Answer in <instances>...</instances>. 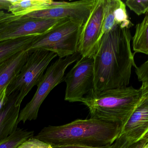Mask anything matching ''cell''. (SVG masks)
I'll return each mask as SVG.
<instances>
[{
  "instance_id": "obj_19",
  "label": "cell",
  "mask_w": 148,
  "mask_h": 148,
  "mask_svg": "<svg viewBox=\"0 0 148 148\" xmlns=\"http://www.w3.org/2000/svg\"><path fill=\"white\" fill-rule=\"evenodd\" d=\"M125 4L137 15L148 12V0H127Z\"/></svg>"
},
{
  "instance_id": "obj_5",
  "label": "cell",
  "mask_w": 148,
  "mask_h": 148,
  "mask_svg": "<svg viewBox=\"0 0 148 148\" xmlns=\"http://www.w3.org/2000/svg\"><path fill=\"white\" fill-rule=\"evenodd\" d=\"M57 56L53 52L37 50L30 51L27 61L19 74L7 87V96L16 95L15 106L21 107L25 96L35 86H37L51 62Z\"/></svg>"
},
{
  "instance_id": "obj_11",
  "label": "cell",
  "mask_w": 148,
  "mask_h": 148,
  "mask_svg": "<svg viewBox=\"0 0 148 148\" xmlns=\"http://www.w3.org/2000/svg\"><path fill=\"white\" fill-rule=\"evenodd\" d=\"M120 135L124 136L131 144L148 138V96L142 97Z\"/></svg>"
},
{
  "instance_id": "obj_1",
  "label": "cell",
  "mask_w": 148,
  "mask_h": 148,
  "mask_svg": "<svg viewBox=\"0 0 148 148\" xmlns=\"http://www.w3.org/2000/svg\"><path fill=\"white\" fill-rule=\"evenodd\" d=\"M130 29L117 26L103 35L94 59V94L127 87L133 67H137L131 50Z\"/></svg>"
},
{
  "instance_id": "obj_13",
  "label": "cell",
  "mask_w": 148,
  "mask_h": 148,
  "mask_svg": "<svg viewBox=\"0 0 148 148\" xmlns=\"http://www.w3.org/2000/svg\"><path fill=\"white\" fill-rule=\"evenodd\" d=\"M16 95L7 96V100L0 111V142L12 134L18 126L21 107L15 106Z\"/></svg>"
},
{
  "instance_id": "obj_24",
  "label": "cell",
  "mask_w": 148,
  "mask_h": 148,
  "mask_svg": "<svg viewBox=\"0 0 148 148\" xmlns=\"http://www.w3.org/2000/svg\"><path fill=\"white\" fill-rule=\"evenodd\" d=\"M142 96H148V81L142 83V85L140 87Z\"/></svg>"
},
{
  "instance_id": "obj_21",
  "label": "cell",
  "mask_w": 148,
  "mask_h": 148,
  "mask_svg": "<svg viewBox=\"0 0 148 148\" xmlns=\"http://www.w3.org/2000/svg\"><path fill=\"white\" fill-rule=\"evenodd\" d=\"M49 145L34 137L29 139L18 148H48Z\"/></svg>"
},
{
  "instance_id": "obj_6",
  "label": "cell",
  "mask_w": 148,
  "mask_h": 148,
  "mask_svg": "<svg viewBox=\"0 0 148 148\" xmlns=\"http://www.w3.org/2000/svg\"><path fill=\"white\" fill-rule=\"evenodd\" d=\"M81 57V55L77 52L65 58H59L49 66L37 85V90L32 100L20 112L18 124L37 119L39 109L44 100L56 87L64 81L67 68Z\"/></svg>"
},
{
  "instance_id": "obj_10",
  "label": "cell",
  "mask_w": 148,
  "mask_h": 148,
  "mask_svg": "<svg viewBox=\"0 0 148 148\" xmlns=\"http://www.w3.org/2000/svg\"><path fill=\"white\" fill-rule=\"evenodd\" d=\"M95 0H81L76 1L59 2L48 8L26 15L36 19H77L84 23L88 19Z\"/></svg>"
},
{
  "instance_id": "obj_18",
  "label": "cell",
  "mask_w": 148,
  "mask_h": 148,
  "mask_svg": "<svg viewBox=\"0 0 148 148\" xmlns=\"http://www.w3.org/2000/svg\"><path fill=\"white\" fill-rule=\"evenodd\" d=\"M34 131L17 128L6 139L0 142V148H18L29 139L34 137Z\"/></svg>"
},
{
  "instance_id": "obj_17",
  "label": "cell",
  "mask_w": 148,
  "mask_h": 148,
  "mask_svg": "<svg viewBox=\"0 0 148 148\" xmlns=\"http://www.w3.org/2000/svg\"><path fill=\"white\" fill-rule=\"evenodd\" d=\"M132 41L135 54L142 53L148 55V12L141 22L136 24Z\"/></svg>"
},
{
  "instance_id": "obj_26",
  "label": "cell",
  "mask_w": 148,
  "mask_h": 148,
  "mask_svg": "<svg viewBox=\"0 0 148 148\" xmlns=\"http://www.w3.org/2000/svg\"><path fill=\"white\" fill-rule=\"evenodd\" d=\"M48 148H54L53 147V146H51V145H49V146Z\"/></svg>"
},
{
  "instance_id": "obj_4",
  "label": "cell",
  "mask_w": 148,
  "mask_h": 148,
  "mask_svg": "<svg viewBox=\"0 0 148 148\" xmlns=\"http://www.w3.org/2000/svg\"><path fill=\"white\" fill-rule=\"evenodd\" d=\"M82 21L65 18L47 33L38 36L28 51L42 50L63 58L77 52Z\"/></svg>"
},
{
  "instance_id": "obj_16",
  "label": "cell",
  "mask_w": 148,
  "mask_h": 148,
  "mask_svg": "<svg viewBox=\"0 0 148 148\" xmlns=\"http://www.w3.org/2000/svg\"><path fill=\"white\" fill-rule=\"evenodd\" d=\"M59 2L51 0H13L8 12L16 16H24L48 8Z\"/></svg>"
},
{
  "instance_id": "obj_14",
  "label": "cell",
  "mask_w": 148,
  "mask_h": 148,
  "mask_svg": "<svg viewBox=\"0 0 148 148\" xmlns=\"http://www.w3.org/2000/svg\"><path fill=\"white\" fill-rule=\"evenodd\" d=\"M29 54L30 51L24 50L0 64V90L8 86L19 74Z\"/></svg>"
},
{
  "instance_id": "obj_25",
  "label": "cell",
  "mask_w": 148,
  "mask_h": 148,
  "mask_svg": "<svg viewBox=\"0 0 148 148\" xmlns=\"http://www.w3.org/2000/svg\"><path fill=\"white\" fill-rule=\"evenodd\" d=\"M143 148H148V139L147 141L146 142V144H145V146H144Z\"/></svg>"
},
{
  "instance_id": "obj_7",
  "label": "cell",
  "mask_w": 148,
  "mask_h": 148,
  "mask_svg": "<svg viewBox=\"0 0 148 148\" xmlns=\"http://www.w3.org/2000/svg\"><path fill=\"white\" fill-rule=\"evenodd\" d=\"M64 18L36 19L26 15L16 16L12 14L0 21V42L28 36L41 35Z\"/></svg>"
},
{
  "instance_id": "obj_23",
  "label": "cell",
  "mask_w": 148,
  "mask_h": 148,
  "mask_svg": "<svg viewBox=\"0 0 148 148\" xmlns=\"http://www.w3.org/2000/svg\"><path fill=\"white\" fill-rule=\"evenodd\" d=\"M8 86L4 87L3 88L0 90V111L1 110L7 101V89Z\"/></svg>"
},
{
  "instance_id": "obj_8",
  "label": "cell",
  "mask_w": 148,
  "mask_h": 148,
  "mask_svg": "<svg viewBox=\"0 0 148 148\" xmlns=\"http://www.w3.org/2000/svg\"><path fill=\"white\" fill-rule=\"evenodd\" d=\"M64 82L66 83L65 101L82 102L94 87L93 57H81L65 76Z\"/></svg>"
},
{
  "instance_id": "obj_9",
  "label": "cell",
  "mask_w": 148,
  "mask_h": 148,
  "mask_svg": "<svg viewBox=\"0 0 148 148\" xmlns=\"http://www.w3.org/2000/svg\"><path fill=\"white\" fill-rule=\"evenodd\" d=\"M104 0H95L89 15L82 26L77 45L81 57H92L100 41L103 20Z\"/></svg>"
},
{
  "instance_id": "obj_12",
  "label": "cell",
  "mask_w": 148,
  "mask_h": 148,
  "mask_svg": "<svg viewBox=\"0 0 148 148\" xmlns=\"http://www.w3.org/2000/svg\"><path fill=\"white\" fill-rule=\"evenodd\" d=\"M134 25L130 20L126 4L123 1L121 0H104L103 20L100 41L104 34L117 26L130 29Z\"/></svg>"
},
{
  "instance_id": "obj_15",
  "label": "cell",
  "mask_w": 148,
  "mask_h": 148,
  "mask_svg": "<svg viewBox=\"0 0 148 148\" xmlns=\"http://www.w3.org/2000/svg\"><path fill=\"white\" fill-rule=\"evenodd\" d=\"M38 36H28L0 42V64L24 50H27Z\"/></svg>"
},
{
  "instance_id": "obj_20",
  "label": "cell",
  "mask_w": 148,
  "mask_h": 148,
  "mask_svg": "<svg viewBox=\"0 0 148 148\" xmlns=\"http://www.w3.org/2000/svg\"><path fill=\"white\" fill-rule=\"evenodd\" d=\"M136 73L139 81L143 83L148 81V58L144 63L136 68Z\"/></svg>"
},
{
  "instance_id": "obj_2",
  "label": "cell",
  "mask_w": 148,
  "mask_h": 148,
  "mask_svg": "<svg viewBox=\"0 0 148 148\" xmlns=\"http://www.w3.org/2000/svg\"><path fill=\"white\" fill-rule=\"evenodd\" d=\"M122 129L118 123L92 118L78 119L61 126L45 127L34 137L53 147H102L113 144Z\"/></svg>"
},
{
  "instance_id": "obj_3",
  "label": "cell",
  "mask_w": 148,
  "mask_h": 148,
  "mask_svg": "<svg viewBox=\"0 0 148 148\" xmlns=\"http://www.w3.org/2000/svg\"><path fill=\"white\" fill-rule=\"evenodd\" d=\"M142 97L140 89L127 86L89 93L81 103L88 108L90 118L118 123L123 128Z\"/></svg>"
},
{
  "instance_id": "obj_22",
  "label": "cell",
  "mask_w": 148,
  "mask_h": 148,
  "mask_svg": "<svg viewBox=\"0 0 148 148\" xmlns=\"http://www.w3.org/2000/svg\"><path fill=\"white\" fill-rule=\"evenodd\" d=\"M55 148H115L114 142L110 145L102 147H90V146H81V145H67V146H56Z\"/></svg>"
}]
</instances>
